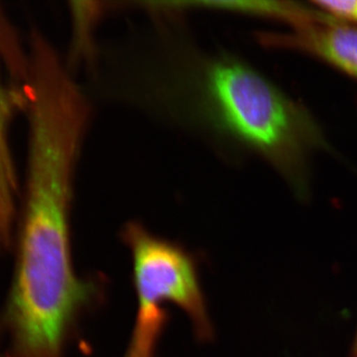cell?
Instances as JSON below:
<instances>
[{
    "label": "cell",
    "mask_w": 357,
    "mask_h": 357,
    "mask_svg": "<svg viewBox=\"0 0 357 357\" xmlns=\"http://www.w3.org/2000/svg\"><path fill=\"white\" fill-rule=\"evenodd\" d=\"M121 238L131 253L136 319L168 324L167 305H176L189 317L199 340H211L214 331L198 257L137 221L123 227Z\"/></svg>",
    "instance_id": "3"
},
{
    "label": "cell",
    "mask_w": 357,
    "mask_h": 357,
    "mask_svg": "<svg viewBox=\"0 0 357 357\" xmlns=\"http://www.w3.org/2000/svg\"><path fill=\"white\" fill-rule=\"evenodd\" d=\"M264 46L305 53L357 80V26L328 15L287 33H262Z\"/></svg>",
    "instance_id": "4"
},
{
    "label": "cell",
    "mask_w": 357,
    "mask_h": 357,
    "mask_svg": "<svg viewBox=\"0 0 357 357\" xmlns=\"http://www.w3.org/2000/svg\"><path fill=\"white\" fill-rule=\"evenodd\" d=\"M140 67L137 101L213 144L261 158L292 189L332 145L311 112L251 66L211 52L160 21Z\"/></svg>",
    "instance_id": "1"
},
{
    "label": "cell",
    "mask_w": 357,
    "mask_h": 357,
    "mask_svg": "<svg viewBox=\"0 0 357 357\" xmlns=\"http://www.w3.org/2000/svg\"><path fill=\"white\" fill-rule=\"evenodd\" d=\"M350 357H357V333H356V337L355 339L354 347H352V350L351 351Z\"/></svg>",
    "instance_id": "9"
},
{
    "label": "cell",
    "mask_w": 357,
    "mask_h": 357,
    "mask_svg": "<svg viewBox=\"0 0 357 357\" xmlns=\"http://www.w3.org/2000/svg\"><path fill=\"white\" fill-rule=\"evenodd\" d=\"M159 340L153 335L132 332L125 357H155Z\"/></svg>",
    "instance_id": "8"
},
{
    "label": "cell",
    "mask_w": 357,
    "mask_h": 357,
    "mask_svg": "<svg viewBox=\"0 0 357 357\" xmlns=\"http://www.w3.org/2000/svg\"><path fill=\"white\" fill-rule=\"evenodd\" d=\"M190 6L268 17L283 22L291 29L309 25L328 15L312 2L305 4L291 1H195L190 2Z\"/></svg>",
    "instance_id": "5"
},
{
    "label": "cell",
    "mask_w": 357,
    "mask_h": 357,
    "mask_svg": "<svg viewBox=\"0 0 357 357\" xmlns=\"http://www.w3.org/2000/svg\"><path fill=\"white\" fill-rule=\"evenodd\" d=\"M77 164L54 149L26 158L15 269L0 315L15 357H61L79 319L105 297L104 281L75 269L70 208Z\"/></svg>",
    "instance_id": "2"
},
{
    "label": "cell",
    "mask_w": 357,
    "mask_h": 357,
    "mask_svg": "<svg viewBox=\"0 0 357 357\" xmlns=\"http://www.w3.org/2000/svg\"><path fill=\"white\" fill-rule=\"evenodd\" d=\"M24 107V91L6 82L0 73V182L10 177L16 169L11 149V126L16 112Z\"/></svg>",
    "instance_id": "6"
},
{
    "label": "cell",
    "mask_w": 357,
    "mask_h": 357,
    "mask_svg": "<svg viewBox=\"0 0 357 357\" xmlns=\"http://www.w3.org/2000/svg\"><path fill=\"white\" fill-rule=\"evenodd\" d=\"M312 2L337 20L357 26V0H315Z\"/></svg>",
    "instance_id": "7"
}]
</instances>
